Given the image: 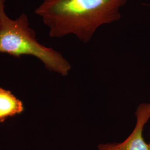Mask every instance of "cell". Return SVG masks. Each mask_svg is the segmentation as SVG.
<instances>
[{"mask_svg":"<svg viewBox=\"0 0 150 150\" xmlns=\"http://www.w3.org/2000/svg\"><path fill=\"white\" fill-rule=\"evenodd\" d=\"M129 0H43L35 13L48 27L51 38L75 35L87 43L99 27L118 21Z\"/></svg>","mask_w":150,"mask_h":150,"instance_id":"1","label":"cell"},{"mask_svg":"<svg viewBox=\"0 0 150 150\" xmlns=\"http://www.w3.org/2000/svg\"><path fill=\"white\" fill-rule=\"evenodd\" d=\"M6 0H0V22L7 15L5 11Z\"/></svg>","mask_w":150,"mask_h":150,"instance_id":"5","label":"cell"},{"mask_svg":"<svg viewBox=\"0 0 150 150\" xmlns=\"http://www.w3.org/2000/svg\"><path fill=\"white\" fill-rule=\"evenodd\" d=\"M136 123L132 133L121 143L101 144L98 150H150V145L145 142L143 131L150 118V103H142L135 111Z\"/></svg>","mask_w":150,"mask_h":150,"instance_id":"3","label":"cell"},{"mask_svg":"<svg viewBox=\"0 0 150 150\" xmlns=\"http://www.w3.org/2000/svg\"></svg>","mask_w":150,"mask_h":150,"instance_id":"6","label":"cell"},{"mask_svg":"<svg viewBox=\"0 0 150 150\" xmlns=\"http://www.w3.org/2000/svg\"><path fill=\"white\" fill-rule=\"evenodd\" d=\"M24 110L22 102L10 91L0 88V122L8 117L21 114Z\"/></svg>","mask_w":150,"mask_h":150,"instance_id":"4","label":"cell"},{"mask_svg":"<svg viewBox=\"0 0 150 150\" xmlns=\"http://www.w3.org/2000/svg\"><path fill=\"white\" fill-rule=\"evenodd\" d=\"M0 53L18 58L23 55L35 56L42 62L47 70L63 76L68 75L71 67L61 54L38 42L25 13L15 19L6 15L0 22Z\"/></svg>","mask_w":150,"mask_h":150,"instance_id":"2","label":"cell"}]
</instances>
